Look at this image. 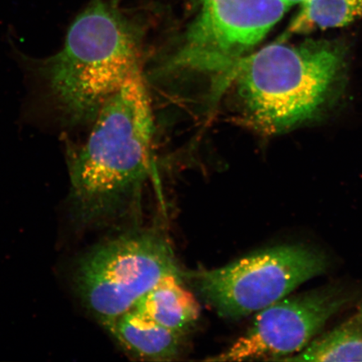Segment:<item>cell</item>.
Wrapping results in <instances>:
<instances>
[{
    "label": "cell",
    "mask_w": 362,
    "mask_h": 362,
    "mask_svg": "<svg viewBox=\"0 0 362 362\" xmlns=\"http://www.w3.org/2000/svg\"><path fill=\"white\" fill-rule=\"evenodd\" d=\"M346 301L334 288L284 297L257 312L243 336L207 361H284L309 345Z\"/></svg>",
    "instance_id": "7"
},
{
    "label": "cell",
    "mask_w": 362,
    "mask_h": 362,
    "mask_svg": "<svg viewBox=\"0 0 362 362\" xmlns=\"http://www.w3.org/2000/svg\"><path fill=\"white\" fill-rule=\"evenodd\" d=\"M103 325L136 358L167 361L180 355L182 334L162 327L134 308Z\"/></svg>",
    "instance_id": "8"
},
{
    "label": "cell",
    "mask_w": 362,
    "mask_h": 362,
    "mask_svg": "<svg viewBox=\"0 0 362 362\" xmlns=\"http://www.w3.org/2000/svg\"><path fill=\"white\" fill-rule=\"evenodd\" d=\"M88 141L71 158L76 214L90 221L115 211L151 169L153 120L140 71L103 104Z\"/></svg>",
    "instance_id": "2"
},
{
    "label": "cell",
    "mask_w": 362,
    "mask_h": 362,
    "mask_svg": "<svg viewBox=\"0 0 362 362\" xmlns=\"http://www.w3.org/2000/svg\"><path fill=\"white\" fill-rule=\"evenodd\" d=\"M180 276L173 250L155 230L121 235L94 248L79 262L76 285L102 325L133 309L163 278Z\"/></svg>",
    "instance_id": "4"
},
{
    "label": "cell",
    "mask_w": 362,
    "mask_h": 362,
    "mask_svg": "<svg viewBox=\"0 0 362 362\" xmlns=\"http://www.w3.org/2000/svg\"><path fill=\"white\" fill-rule=\"evenodd\" d=\"M183 277L169 275L140 298L134 309L162 327L184 334L197 322L201 307L182 285Z\"/></svg>",
    "instance_id": "9"
},
{
    "label": "cell",
    "mask_w": 362,
    "mask_h": 362,
    "mask_svg": "<svg viewBox=\"0 0 362 362\" xmlns=\"http://www.w3.org/2000/svg\"><path fill=\"white\" fill-rule=\"evenodd\" d=\"M347 49L337 40H281L246 55L226 76L243 123L265 134L287 132L320 116L341 93Z\"/></svg>",
    "instance_id": "1"
},
{
    "label": "cell",
    "mask_w": 362,
    "mask_h": 362,
    "mask_svg": "<svg viewBox=\"0 0 362 362\" xmlns=\"http://www.w3.org/2000/svg\"><path fill=\"white\" fill-rule=\"evenodd\" d=\"M357 315H358L359 318H360V320H361V321L362 322V305L361 306V309H360L359 313L357 314Z\"/></svg>",
    "instance_id": "13"
},
{
    "label": "cell",
    "mask_w": 362,
    "mask_h": 362,
    "mask_svg": "<svg viewBox=\"0 0 362 362\" xmlns=\"http://www.w3.org/2000/svg\"><path fill=\"white\" fill-rule=\"evenodd\" d=\"M325 269L327 259L320 252L293 244L267 248L221 268L184 276L217 314L234 320L282 300Z\"/></svg>",
    "instance_id": "5"
},
{
    "label": "cell",
    "mask_w": 362,
    "mask_h": 362,
    "mask_svg": "<svg viewBox=\"0 0 362 362\" xmlns=\"http://www.w3.org/2000/svg\"><path fill=\"white\" fill-rule=\"evenodd\" d=\"M361 19L362 0H305L280 40L291 35L346 26Z\"/></svg>",
    "instance_id": "11"
},
{
    "label": "cell",
    "mask_w": 362,
    "mask_h": 362,
    "mask_svg": "<svg viewBox=\"0 0 362 362\" xmlns=\"http://www.w3.org/2000/svg\"><path fill=\"white\" fill-rule=\"evenodd\" d=\"M284 1L286 3L288 6L291 7L293 4H301L305 1V0H284Z\"/></svg>",
    "instance_id": "12"
},
{
    "label": "cell",
    "mask_w": 362,
    "mask_h": 362,
    "mask_svg": "<svg viewBox=\"0 0 362 362\" xmlns=\"http://www.w3.org/2000/svg\"><path fill=\"white\" fill-rule=\"evenodd\" d=\"M284 361H362V322L358 315L315 338Z\"/></svg>",
    "instance_id": "10"
},
{
    "label": "cell",
    "mask_w": 362,
    "mask_h": 362,
    "mask_svg": "<svg viewBox=\"0 0 362 362\" xmlns=\"http://www.w3.org/2000/svg\"><path fill=\"white\" fill-rule=\"evenodd\" d=\"M137 36L116 8L92 0L75 18L60 52L42 74L68 123L95 119L99 110L139 68Z\"/></svg>",
    "instance_id": "3"
},
{
    "label": "cell",
    "mask_w": 362,
    "mask_h": 362,
    "mask_svg": "<svg viewBox=\"0 0 362 362\" xmlns=\"http://www.w3.org/2000/svg\"><path fill=\"white\" fill-rule=\"evenodd\" d=\"M197 1L200 16L172 63L175 67L226 76L291 7L284 0Z\"/></svg>",
    "instance_id": "6"
}]
</instances>
